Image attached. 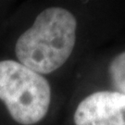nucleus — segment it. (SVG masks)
I'll return each mask as SVG.
<instances>
[{
	"mask_svg": "<svg viewBox=\"0 0 125 125\" xmlns=\"http://www.w3.org/2000/svg\"><path fill=\"white\" fill-rule=\"evenodd\" d=\"M109 74L118 92L125 94V51L118 54L109 65Z\"/></svg>",
	"mask_w": 125,
	"mask_h": 125,
	"instance_id": "20e7f679",
	"label": "nucleus"
},
{
	"mask_svg": "<svg viewBox=\"0 0 125 125\" xmlns=\"http://www.w3.org/2000/svg\"><path fill=\"white\" fill-rule=\"evenodd\" d=\"M75 125H125V94L118 91H96L76 107Z\"/></svg>",
	"mask_w": 125,
	"mask_h": 125,
	"instance_id": "7ed1b4c3",
	"label": "nucleus"
},
{
	"mask_svg": "<svg viewBox=\"0 0 125 125\" xmlns=\"http://www.w3.org/2000/svg\"><path fill=\"white\" fill-rule=\"evenodd\" d=\"M77 26L70 10L60 7L44 9L15 44L18 61L42 75L58 71L74 50Z\"/></svg>",
	"mask_w": 125,
	"mask_h": 125,
	"instance_id": "f257e3e1",
	"label": "nucleus"
},
{
	"mask_svg": "<svg viewBox=\"0 0 125 125\" xmlns=\"http://www.w3.org/2000/svg\"><path fill=\"white\" fill-rule=\"evenodd\" d=\"M51 86L45 76L18 60H0V101L20 125H35L47 115Z\"/></svg>",
	"mask_w": 125,
	"mask_h": 125,
	"instance_id": "f03ea898",
	"label": "nucleus"
}]
</instances>
